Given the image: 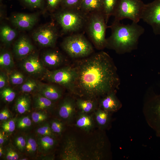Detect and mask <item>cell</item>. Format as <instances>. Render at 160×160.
I'll return each mask as SVG.
<instances>
[{"instance_id": "d6a6232c", "label": "cell", "mask_w": 160, "mask_h": 160, "mask_svg": "<svg viewBox=\"0 0 160 160\" xmlns=\"http://www.w3.org/2000/svg\"><path fill=\"white\" fill-rule=\"evenodd\" d=\"M83 0H62L60 6L61 8L79 9Z\"/></svg>"}, {"instance_id": "2e32d148", "label": "cell", "mask_w": 160, "mask_h": 160, "mask_svg": "<svg viewBox=\"0 0 160 160\" xmlns=\"http://www.w3.org/2000/svg\"><path fill=\"white\" fill-rule=\"evenodd\" d=\"M76 103L70 97L65 98L60 103L58 108V114L62 119L65 121L70 120L76 112Z\"/></svg>"}, {"instance_id": "9c48e42d", "label": "cell", "mask_w": 160, "mask_h": 160, "mask_svg": "<svg viewBox=\"0 0 160 160\" xmlns=\"http://www.w3.org/2000/svg\"><path fill=\"white\" fill-rule=\"evenodd\" d=\"M34 41L44 47H54L55 45L58 33L53 24L44 25L37 28L33 33Z\"/></svg>"}, {"instance_id": "3957f363", "label": "cell", "mask_w": 160, "mask_h": 160, "mask_svg": "<svg viewBox=\"0 0 160 160\" xmlns=\"http://www.w3.org/2000/svg\"><path fill=\"white\" fill-rule=\"evenodd\" d=\"M107 24L103 12H93L88 15L85 27L90 40L99 50L106 47Z\"/></svg>"}, {"instance_id": "603a6c76", "label": "cell", "mask_w": 160, "mask_h": 160, "mask_svg": "<svg viewBox=\"0 0 160 160\" xmlns=\"http://www.w3.org/2000/svg\"><path fill=\"white\" fill-rule=\"evenodd\" d=\"M14 66V63L11 53L7 50L0 52V67L2 70L10 71Z\"/></svg>"}, {"instance_id": "bcb514c9", "label": "cell", "mask_w": 160, "mask_h": 160, "mask_svg": "<svg viewBox=\"0 0 160 160\" xmlns=\"http://www.w3.org/2000/svg\"><path fill=\"white\" fill-rule=\"evenodd\" d=\"M27 159H28L26 158H22L19 159V160H26Z\"/></svg>"}, {"instance_id": "6da1fadb", "label": "cell", "mask_w": 160, "mask_h": 160, "mask_svg": "<svg viewBox=\"0 0 160 160\" xmlns=\"http://www.w3.org/2000/svg\"><path fill=\"white\" fill-rule=\"evenodd\" d=\"M82 58L73 66L75 76L71 92L81 97L95 100L116 91L120 81L108 54L101 51Z\"/></svg>"}, {"instance_id": "7a4b0ae2", "label": "cell", "mask_w": 160, "mask_h": 160, "mask_svg": "<svg viewBox=\"0 0 160 160\" xmlns=\"http://www.w3.org/2000/svg\"><path fill=\"white\" fill-rule=\"evenodd\" d=\"M111 30L106 39V48L114 50L119 54L130 52L136 49L138 40L144 32V28L137 23L125 25L114 20L108 27Z\"/></svg>"}, {"instance_id": "4dcf8cb0", "label": "cell", "mask_w": 160, "mask_h": 160, "mask_svg": "<svg viewBox=\"0 0 160 160\" xmlns=\"http://www.w3.org/2000/svg\"><path fill=\"white\" fill-rule=\"evenodd\" d=\"M0 97L1 99L6 103H10L15 98L16 93L12 88L8 86L0 90Z\"/></svg>"}, {"instance_id": "ab89813d", "label": "cell", "mask_w": 160, "mask_h": 160, "mask_svg": "<svg viewBox=\"0 0 160 160\" xmlns=\"http://www.w3.org/2000/svg\"><path fill=\"white\" fill-rule=\"evenodd\" d=\"M4 155L5 159L7 160H17L19 158L18 153L10 147L5 150Z\"/></svg>"}, {"instance_id": "7bdbcfd3", "label": "cell", "mask_w": 160, "mask_h": 160, "mask_svg": "<svg viewBox=\"0 0 160 160\" xmlns=\"http://www.w3.org/2000/svg\"><path fill=\"white\" fill-rule=\"evenodd\" d=\"M11 117L10 113L7 108H5L1 111L0 112V120L4 121L8 119Z\"/></svg>"}, {"instance_id": "9a60e30c", "label": "cell", "mask_w": 160, "mask_h": 160, "mask_svg": "<svg viewBox=\"0 0 160 160\" xmlns=\"http://www.w3.org/2000/svg\"><path fill=\"white\" fill-rule=\"evenodd\" d=\"M41 59L45 67L55 68L59 67L64 62V58L63 55L55 50H49L44 52Z\"/></svg>"}, {"instance_id": "7dc6e473", "label": "cell", "mask_w": 160, "mask_h": 160, "mask_svg": "<svg viewBox=\"0 0 160 160\" xmlns=\"http://www.w3.org/2000/svg\"><path fill=\"white\" fill-rule=\"evenodd\" d=\"M2 0H0V2H1V1Z\"/></svg>"}, {"instance_id": "cb8c5ba5", "label": "cell", "mask_w": 160, "mask_h": 160, "mask_svg": "<svg viewBox=\"0 0 160 160\" xmlns=\"http://www.w3.org/2000/svg\"><path fill=\"white\" fill-rule=\"evenodd\" d=\"M17 35L16 31L9 25H3L0 28V39L4 44L9 45L11 44Z\"/></svg>"}, {"instance_id": "8d00e7d4", "label": "cell", "mask_w": 160, "mask_h": 160, "mask_svg": "<svg viewBox=\"0 0 160 160\" xmlns=\"http://www.w3.org/2000/svg\"><path fill=\"white\" fill-rule=\"evenodd\" d=\"M36 131L40 136H49L54 137V133L51 129L50 124L47 123L38 127Z\"/></svg>"}, {"instance_id": "5bb4252c", "label": "cell", "mask_w": 160, "mask_h": 160, "mask_svg": "<svg viewBox=\"0 0 160 160\" xmlns=\"http://www.w3.org/2000/svg\"><path fill=\"white\" fill-rule=\"evenodd\" d=\"M116 91L110 92L102 97L99 102L100 108L111 113L119 110L122 104L116 95Z\"/></svg>"}, {"instance_id": "ee69618b", "label": "cell", "mask_w": 160, "mask_h": 160, "mask_svg": "<svg viewBox=\"0 0 160 160\" xmlns=\"http://www.w3.org/2000/svg\"><path fill=\"white\" fill-rule=\"evenodd\" d=\"M5 138L4 133L1 130L0 132V145H2L5 142Z\"/></svg>"}, {"instance_id": "ffe728a7", "label": "cell", "mask_w": 160, "mask_h": 160, "mask_svg": "<svg viewBox=\"0 0 160 160\" xmlns=\"http://www.w3.org/2000/svg\"><path fill=\"white\" fill-rule=\"evenodd\" d=\"M53 101L36 92L33 96V107L37 110L45 111L53 107Z\"/></svg>"}, {"instance_id": "60d3db41", "label": "cell", "mask_w": 160, "mask_h": 160, "mask_svg": "<svg viewBox=\"0 0 160 160\" xmlns=\"http://www.w3.org/2000/svg\"><path fill=\"white\" fill-rule=\"evenodd\" d=\"M9 83L8 75L4 71H1L0 73V89L8 86Z\"/></svg>"}, {"instance_id": "f35d334b", "label": "cell", "mask_w": 160, "mask_h": 160, "mask_svg": "<svg viewBox=\"0 0 160 160\" xmlns=\"http://www.w3.org/2000/svg\"><path fill=\"white\" fill-rule=\"evenodd\" d=\"M14 142L16 147L20 151L23 152L25 151L26 143L25 137L18 135L15 138Z\"/></svg>"}, {"instance_id": "e575fe53", "label": "cell", "mask_w": 160, "mask_h": 160, "mask_svg": "<svg viewBox=\"0 0 160 160\" xmlns=\"http://www.w3.org/2000/svg\"><path fill=\"white\" fill-rule=\"evenodd\" d=\"M16 123V121L14 119H8L3 121L1 126L4 132L11 133L15 129Z\"/></svg>"}, {"instance_id": "74e56055", "label": "cell", "mask_w": 160, "mask_h": 160, "mask_svg": "<svg viewBox=\"0 0 160 160\" xmlns=\"http://www.w3.org/2000/svg\"><path fill=\"white\" fill-rule=\"evenodd\" d=\"M50 126L54 133L61 135L64 128L63 123L57 119H54L51 121Z\"/></svg>"}, {"instance_id": "52a82bcc", "label": "cell", "mask_w": 160, "mask_h": 160, "mask_svg": "<svg viewBox=\"0 0 160 160\" xmlns=\"http://www.w3.org/2000/svg\"><path fill=\"white\" fill-rule=\"evenodd\" d=\"M143 112L148 126L160 137V94H154L146 98L143 104Z\"/></svg>"}, {"instance_id": "e0dca14e", "label": "cell", "mask_w": 160, "mask_h": 160, "mask_svg": "<svg viewBox=\"0 0 160 160\" xmlns=\"http://www.w3.org/2000/svg\"><path fill=\"white\" fill-rule=\"evenodd\" d=\"M59 85L52 83H41L37 92L52 101H56L60 98L63 95V90Z\"/></svg>"}, {"instance_id": "b9f144b4", "label": "cell", "mask_w": 160, "mask_h": 160, "mask_svg": "<svg viewBox=\"0 0 160 160\" xmlns=\"http://www.w3.org/2000/svg\"><path fill=\"white\" fill-rule=\"evenodd\" d=\"M62 0H46L47 9L50 11H54L60 6Z\"/></svg>"}, {"instance_id": "30bf717a", "label": "cell", "mask_w": 160, "mask_h": 160, "mask_svg": "<svg viewBox=\"0 0 160 160\" xmlns=\"http://www.w3.org/2000/svg\"><path fill=\"white\" fill-rule=\"evenodd\" d=\"M141 19L151 26L155 35H160V0L145 4Z\"/></svg>"}, {"instance_id": "277c9868", "label": "cell", "mask_w": 160, "mask_h": 160, "mask_svg": "<svg viewBox=\"0 0 160 160\" xmlns=\"http://www.w3.org/2000/svg\"><path fill=\"white\" fill-rule=\"evenodd\" d=\"M88 16L79 9L61 8L55 17L63 32L73 33L85 27Z\"/></svg>"}, {"instance_id": "484cf974", "label": "cell", "mask_w": 160, "mask_h": 160, "mask_svg": "<svg viewBox=\"0 0 160 160\" xmlns=\"http://www.w3.org/2000/svg\"><path fill=\"white\" fill-rule=\"evenodd\" d=\"M76 106L81 113H87L94 111L96 107L95 100L79 98L76 102Z\"/></svg>"}, {"instance_id": "d4e9b609", "label": "cell", "mask_w": 160, "mask_h": 160, "mask_svg": "<svg viewBox=\"0 0 160 160\" xmlns=\"http://www.w3.org/2000/svg\"><path fill=\"white\" fill-rule=\"evenodd\" d=\"M76 124L80 129L88 131L92 128L94 122L92 116L86 113L81 112L76 120Z\"/></svg>"}, {"instance_id": "f546056e", "label": "cell", "mask_w": 160, "mask_h": 160, "mask_svg": "<svg viewBox=\"0 0 160 160\" xmlns=\"http://www.w3.org/2000/svg\"><path fill=\"white\" fill-rule=\"evenodd\" d=\"M25 137L26 143L25 151L28 155L33 156L38 151L37 140L31 135H27Z\"/></svg>"}, {"instance_id": "8fae6325", "label": "cell", "mask_w": 160, "mask_h": 160, "mask_svg": "<svg viewBox=\"0 0 160 160\" xmlns=\"http://www.w3.org/2000/svg\"><path fill=\"white\" fill-rule=\"evenodd\" d=\"M20 63L22 69L34 78L42 77L47 70L36 52H32L22 59Z\"/></svg>"}, {"instance_id": "4fadbf2b", "label": "cell", "mask_w": 160, "mask_h": 160, "mask_svg": "<svg viewBox=\"0 0 160 160\" xmlns=\"http://www.w3.org/2000/svg\"><path fill=\"white\" fill-rule=\"evenodd\" d=\"M34 47L29 39L25 36L20 37L15 42L13 51L16 57L22 60L33 52Z\"/></svg>"}, {"instance_id": "836d02e7", "label": "cell", "mask_w": 160, "mask_h": 160, "mask_svg": "<svg viewBox=\"0 0 160 160\" xmlns=\"http://www.w3.org/2000/svg\"><path fill=\"white\" fill-rule=\"evenodd\" d=\"M48 115L45 111L37 110L31 115V119L36 124H39L45 121L48 118Z\"/></svg>"}, {"instance_id": "7c38bea8", "label": "cell", "mask_w": 160, "mask_h": 160, "mask_svg": "<svg viewBox=\"0 0 160 160\" xmlns=\"http://www.w3.org/2000/svg\"><path fill=\"white\" fill-rule=\"evenodd\" d=\"M37 20L36 14L19 13L14 15L11 18V20L12 24L17 28L28 30L34 26Z\"/></svg>"}, {"instance_id": "ba28073f", "label": "cell", "mask_w": 160, "mask_h": 160, "mask_svg": "<svg viewBox=\"0 0 160 160\" xmlns=\"http://www.w3.org/2000/svg\"><path fill=\"white\" fill-rule=\"evenodd\" d=\"M75 73L73 66H67L52 71L47 70L43 79L67 89L71 92L74 82Z\"/></svg>"}, {"instance_id": "ac0fdd59", "label": "cell", "mask_w": 160, "mask_h": 160, "mask_svg": "<svg viewBox=\"0 0 160 160\" xmlns=\"http://www.w3.org/2000/svg\"><path fill=\"white\" fill-rule=\"evenodd\" d=\"M36 140L38 151L43 155L48 153L56 145L54 137L49 136H40Z\"/></svg>"}, {"instance_id": "4316f807", "label": "cell", "mask_w": 160, "mask_h": 160, "mask_svg": "<svg viewBox=\"0 0 160 160\" xmlns=\"http://www.w3.org/2000/svg\"><path fill=\"white\" fill-rule=\"evenodd\" d=\"M41 83L34 78H27L24 82L20 85V90L24 93L36 92Z\"/></svg>"}, {"instance_id": "1f68e13d", "label": "cell", "mask_w": 160, "mask_h": 160, "mask_svg": "<svg viewBox=\"0 0 160 160\" xmlns=\"http://www.w3.org/2000/svg\"><path fill=\"white\" fill-rule=\"evenodd\" d=\"M24 6L31 9H42L44 5V0H19Z\"/></svg>"}, {"instance_id": "7402d4cb", "label": "cell", "mask_w": 160, "mask_h": 160, "mask_svg": "<svg viewBox=\"0 0 160 160\" xmlns=\"http://www.w3.org/2000/svg\"><path fill=\"white\" fill-rule=\"evenodd\" d=\"M31 100L30 96L27 93L19 96L17 99L15 104L16 111L20 114L30 112Z\"/></svg>"}, {"instance_id": "f6af8a7d", "label": "cell", "mask_w": 160, "mask_h": 160, "mask_svg": "<svg viewBox=\"0 0 160 160\" xmlns=\"http://www.w3.org/2000/svg\"><path fill=\"white\" fill-rule=\"evenodd\" d=\"M5 150H4L2 145L0 146V157H1L4 154Z\"/></svg>"}, {"instance_id": "8992f818", "label": "cell", "mask_w": 160, "mask_h": 160, "mask_svg": "<svg viewBox=\"0 0 160 160\" xmlns=\"http://www.w3.org/2000/svg\"><path fill=\"white\" fill-rule=\"evenodd\" d=\"M145 4L142 0H119L113 16L115 20L127 18L138 23L141 19Z\"/></svg>"}, {"instance_id": "d6986e66", "label": "cell", "mask_w": 160, "mask_h": 160, "mask_svg": "<svg viewBox=\"0 0 160 160\" xmlns=\"http://www.w3.org/2000/svg\"><path fill=\"white\" fill-rule=\"evenodd\" d=\"M79 9L87 15L93 12H103V0H83Z\"/></svg>"}, {"instance_id": "d590c367", "label": "cell", "mask_w": 160, "mask_h": 160, "mask_svg": "<svg viewBox=\"0 0 160 160\" xmlns=\"http://www.w3.org/2000/svg\"><path fill=\"white\" fill-rule=\"evenodd\" d=\"M31 120L28 116H24L19 118L16 122L17 128L23 129H27L31 127Z\"/></svg>"}, {"instance_id": "83f0119b", "label": "cell", "mask_w": 160, "mask_h": 160, "mask_svg": "<svg viewBox=\"0 0 160 160\" xmlns=\"http://www.w3.org/2000/svg\"><path fill=\"white\" fill-rule=\"evenodd\" d=\"M119 0H103V10L106 23L110 17L113 15Z\"/></svg>"}, {"instance_id": "44dd1931", "label": "cell", "mask_w": 160, "mask_h": 160, "mask_svg": "<svg viewBox=\"0 0 160 160\" xmlns=\"http://www.w3.org/2000/svg\"><path fill=\"white\" fill-rule=\"evenodd\" d=\"M112 113L100 108L95 112L96 121L101 129L108 128L111 122Z\"/></svg>"}, {"instance_id": "5b68a950", "label": "cell", "mask_w": 160, "mask_h": 160, "mask_svg": "<svg viewBox=\"0 0 160 160\" xmlns=\"http://www.w3.org/2000/svg\"><path fill=\"white\" fill-rule=\"evenodd\" d=\"M61 46L67 54L73 58L87 57L93 51L91 43L81 33L73 34L66 37L63 40Z\"/></svg>"}, {"instance_id": "f1b7e54d", "label": "cell", "mask_w": 160, "mask_h": 160, "mask_svg": "<svg viewBox=\"0 0 160 160\" xmlns=\"http://www.w3.org/2000/svg\"><path fill=\"white\" fill-rule=\"evenodd\" d=\"M8 76L9 83L14 86L21 85L27 79L22 72L16 70L10 71Z\"/></svg>"}]
</instances>
